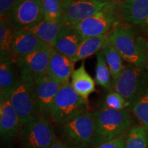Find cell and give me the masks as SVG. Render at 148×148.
I'll use <instances>...</instances> for the list:
<instances>
[{
  "label": "cell",
  "mask_w": 148,
  "mask_h": 148,
  "mask_svg": "<svg viewBox=\"0 0 148 148\" xmlns=\"http://www.w3.org/2000/svg\"><path fill=\"white\" fill-rule=\"evenodd\" d=\"M110 34V32L99 36L84 38L74 58V61L76 62L77 61L84 60L102 50L104 45L108 42Z\"/></svg>",
  "instance_id": "21"
},
{
  "label": "cell",
  "mask_w": 148,
  "mask_h": 148,
  "mask_svg": "<svg viewBox=\"0 0 148 148\" xmlns=\"http://www.w3.org/2000/svg\"><path fill=\"white\" fill-rule=\"evenodd\" d=\"M94 136L92 145L97 146L127 133L132 119L128 109L112 110L102 105L93 112Z\"/></svg>",
  "instance_id": "1"
},
{
  "label": "cell",
  "mask_w": 148,
  "mask_h": 148,
  "mask_svg": "<svg viewBox=\"0 0 148 148\" xmlns=\"http://www.w3.org/2000/svg\"><path fill=\"white\" fill-rule=\"evenodd\" d=\"M75 63L73 59L53 49L46 73L62 85L67 84L74 71Z\"/></svg>",
  "instance_id": "15"
},
{
  "label": "cell",
  "mask_w": 148,
  "mask_h": 148,
  "mask_svg": "<svg viewBox=\"0 0 148 148\" xmlns=\"http://www.w3.org/2000/svg\"><path fill=\"white\" fill-rule=\"evenodd\" d=\"M20 76L21 73L13 59H0V95L10 94Z\"/></svg>",
  "instance_id": "18"
},
{
  "label": "cell",
  "mask_w": 148,
  "mask_h": 148,
  "mask_svg": "<svg viewBox=\"0 0 148 148\" xmlns=\"http://www.w3.org/2000/svg\"><path fill=\"white\" fill-rule=\"evenodd\" d=\"M10 98L23 125L42 114L34 78L31 75H21L10 92Z\"/></svg>",
  "instance_id": "4"
},
{
  "label": "cell",
  "mask_w": 148,
  "mask_h": 148,
  "mask_svg": "<svg viewBox=\"0 0 148 148\" xmlns=\"http://www.w3.org/2000/svg\"><path fill=\"white\" fill-rule=\"evenodd\" d=\"M105 60L110 69L111 76L112 79V83L121 75L124 69L125 65L123 64V59L116 50L113 46L107 42L102 49Z\"/></svg>",
  "instance_id": "23"
},
{
  "label": "cell",
  "mask_w": 148,
  "mask_h": 148,
  "mask_svg": "<svg viewBox=\"0 0 148 148\" xmlns=\"http://www.w3.org/2000/svg\"><path fill=\"white\" fill-rule=\"evenodd\" d=\"M50 148H69V147H68L67 146L63 143V142H62L60 139H59L58 136H56Z\"/></svg>",
  "instance_id": "31"
},
{
  "label": "cell",
  "mask_w": 148,
  "mask_h": 148,
  "mask_svg": "<svg viewBox=\"0 0 148 148\" xmlns=\"http://www.w3.org/2000/svg\"><path fill=\"white\" fill-rule=\"evenodd\" d=\"M79 1H91V0H79Z\"/></svg>",
  "instance_id": "35"
},
{
  "label": "cell",
  "mask_w": 148,
  "mask_h": 148,
  "mask_svg": "<svg viewBox=\"0 0 148 148\" xmlns=\"http://www.w3.org/2000/svg\"><path fill=\"white\" fill-rule=\"evenodd\" d=\"M89 111L88 100L76 93L69 82L62 85L53 99L49 108V118L58 126Z\"/></svg>",
  "instance_id": "3"
},
{
  "label": "cell",
  "mask_w": 148,
  "mask_h": 148,
  "mask_svg": "<svg viewBox=\"0 0 148 148\" xmlns=\"http://www.w3.org/2000/svg\"><path fill=\"white\" fill-rule=\"evenodd\" d=\"M108 42L127 63L142 67L145 66L148 51L147 42L137 36L129 25L118 24L111 31Z\"/></svg>",
  "instance_id": "2"
},
{
  "label": "cell",
  "mask_w": 148,
  "mask_h": 148,
  "mask_svg": "<svg viewBox=\"0 0 148 148\" xmlns=\"http://www.w3.org/2000/svg\"><path fill=\"white\" fill-rule=\"evenodd\" d=\"M70 83L75 92L87 100L88 97L96 90L95 81L86 71L84 62H82L77 69L74 70Z\"/></svg>",
  "instance_id": "20"
},
{
  "label": "cell",
  "mask_w": 148,
  "mask_h": 148,
  "mask_svg": "<svg viewBox=\"0 0 148 148\" xmlns=\"http://www.w3.org/2000/svg\"><path fill=\"white\" fill-rule=\"evenodd\" d=\"M20 135L24 148H50L57 136L50 119L42 114L24 124Z\"/></svg>",
  "instance_id": "8"
},
{
  "label": "cell",
  "mask_w": 148,
  "mask_h": 148,
  "mask_svg": "<svg viewBox=\"0 0 148 148\" xmlns=\"http://www.w3.org/2000/svg\"><path fill=\"white\" fill-rule=\"evenodd\" d=\"M120 4L116 0H112L103 10L79 22L74 28L83 38L99 36L111 32L120 23Z\"/></svg>",
  "instance_id": "7"
},
{
  "label": "cell",
  "mask_w": 148,
  "mask_h": 148,
  "mask_svg": "<svg viewBox=\"0 0 148 148\" xmlns=\"http://www.w3.org/2000/svg\"><path fill=\"white\" fill-rule=\"evenodd\" d=\"M84 38L73 26H64L53 45L57 52L74 60Z\"/></svg>",
  "instance_id": "16"
},
{
  "label": "cell",
  "mask_w": 148,
  "mask_h": 148,
  "mask_svg": "<svg viewBox=\"0 0 148 148\" xmlns=\"http://www.w3.org/2000/svg\"><path fill=\"white\" fill-rule=\"evenodd\" d=\"M108 3L101 2L98 0H73L64 8L62 23L64 26L74 27L79 22L103 10Z\"/></svg>",
  "instance_id": "11"
},
{
  "label": "cell",
  "mask_w": 148,
  "mask_h": 148,
  "mask_svg": "<svg viewBox=\"0 0 148 148\" xmlns=\"http://www.w3.org/2000/svg\"><path fill=\"white\" fill-rule=\"evenodd\" d=\"M116 1H118V0H116Z\"/></svg>",
  "instance_id": "37"
},
{
  "label": "cell",
  "mask_w": 148,
  "mask_h": 148,
  "mask_svg": "<svg viewBox=\"0 0 148 148\" xmlns=\"http://www.w3.org/2000/svg\"><path fill=\"white\" fill-rule=\"evenodd\" d=\"M127 133L99 144L95 146V148H125Z\"/></svg>",
  "instance_id": "29"
},
{
  "label": "cell",
  "mask_w": 148,
  "mask_h": 148,
  "mask_svg": "<svg viewBox=\"0 0 148 148\" xmlns=\"http://www.w3.org/2000/svg\"><path fill=\"white\" fill-rule=\"evenodd\" d=\"M22 124L11 103L10 94L0 95V134L3 140H9L21 132Z\"/></svg>",
  "instance_id": "12"
},
{
  "label": "cell",
  "mask_w": 148,
  "mask_h": 148,
  "mask_svg": "<svg viewBox=\"0 0 148 148\" xmlns=\"http://www.w3.org/2000/svg\"><path fill=\"white\" fill-rule=\"evenodd\" d=\"M0 19V58H12V46L16 29L9 18Z\"/></svg>",
  "instance_id": "22"
},
{
  "label": "cell",
  "mask_w": 148,
  "mask_h": 148,
  "mask_svg": "<svg viewBox=\"0 0 148 148\" xmlns=\"http://www.w3.org/2000/svg\"><path fill=\"white\" fill-rule=\"evenodd\" d=\"M25 1V0H18L17 1Z\"/></svg>",
  "instance_id": "36"
},
{
  "label": "cell",
  "mask_w": 148,
  "mask_h": 148,
  "mask_svg": "<svg viewBox=\"0 0 148 148\" xmlns=\"http://www.w3.org/2000/svg\"><path fill=\"white\" fill-rule=\"evenodd\" d=\"M98 1H101V2H103V3H108L109 1H112V0H98Z\"/></svg>",
  "instance_id": "34"
},
{
  "label": "cell",
  "mask_w": 148,
  "mask_h": 148,
  "mask_svg": "<svg viewBox=\"0 0 148 148\" xmlns=\"http://www.w3.org/2000/svg\"><path fill=\"white\" fill-rule=\"evenodd\" d=\"M96 62L95 81L97 84L102 86L108 91L112 90V79L110 69L105 60L103 51L101 50L96 53Z\"/></svg>",
  "instance_id": "24"
},
{
  "label": "cell",
  "mask_w": 148,
  "mask_h": 148,
  "mask_svg": "<svg viewBox=\"0 0 148 148\" xmlns=\"http://www.w3.org/2000/svg\"><path fill=\"white\" fill-rule=\"evenodd\" d=\"M131 110L140 125L148 131V92L135 103Z\"/></svg>",
  "instance_id": "27"
},
{
  "label": "cell",
  "mask_w": 148,
  "mask_h": 148,
  "mask_svg": "<svg viewBox=\"0 0 148 148\" xmlns=\"http://www.w3.org/2000/svg\"><path fill=\"white\" fill-rule=\"evenodd\" d=\"M45 44L36 35L24 29H16L12 46V58L25 56L36 51Z\"/></svg>",
  "instance_id": "17"
},
{
  "label": "cell",
  "mask_w": 148,
  "mask_h": 148,
  "mask_svg": "<svg viewBox=\"0 0 148 148\" xmlns=\"http://www.w3.org/2000/svg\"><path fill=\"white\" fill-rule=\"evenodd\" d=\"M64 8L62 0H42L44 18L49 21L62 22Z\"/></svg>",
  "instance_id": "26"
},
{
  "label": "cell",
  "mask_w": 148,
  "mask_h": 148,
  "mask_svg": "<svg viewBox=\"0 0 148 148\" xmlns=\"http://www.w3.org/2000/svg\"><path fill=\"white\" fill-rule=\"evenodd\" d=\"M64 27L62 22L49 21L43 18L34 26L23 29L32 32L46 45L53 47L57 36Z\"/></svg>",
  "instance_id": "19"
},
{
  "label": "cell",
  "mask_w": 148,
  "mask_h": 148,
  "mask_svg": "<svg viewBox=\"0 0 148 148\" xmlns=\"http://www.w3.org/2000/svg\"><path fill=\"white\" fill-rule=\"evenodd\" d=\"M72 1H73V0H62V3H63L64 5V7H66V5H69Z\"/></svg>",
  "instance_id": "32"
},
{
  "label": "cell",
  "mask_w": 148,
  "mask_h": 148,
  "mask_svg": "<svg viewBox=\"0 0 148 148\" xmlns=\"http://www.w3.org/2000/svg\"><path fill=\"white\" fill-rule=\"evenodd\" d=\"M58 137L69 148H89L94 136L93 112L90 111L57 126Z\"/></svg>",
  "instance_id": "6"
},
{
  "label": "cell",
  "mask_w": 148,
  "mask_h": 148,
  "mask_svg": "<svg viewBox=\"0 0 148 148\" xmlns=\"http://www.w3.org/2000/svg\"><path fill=\"white\" fill-rule=\"evenodd\" d=\"M125 148H148V131L142 125H134L127 133Z\"/></svg>",
  "instance_id": "25"
},
{
  "label": "cell",
  "mask_w": 148,
  "mask_h": 148,
  "mask_svg": "<svg viewBox=\"0 0 148 148\" xmlns=\"http://www.w3.org/2000/svg\"><path fill=\"white\" fill-rule=\"evenodd\" d=\"M112 90L117 92L131 110L135 103L148 92V72L145 67L125 65L121 75L112 83Z\"/></svg>",
  "instance_id": "5"
},
{
  "label": "cell",
  "mask_w": 148,
  "mask_h": 148,
  "mask_svg": "<svg viewBox=\"0 0 148 148\" xmlns=\"http://www.w3.org/2000/svg\"><path fill=\"white\" fill-rule=\"evenodd\" d=\"M120 10L121 18L127 23L148 27V0H122Z\"/></svg>",
  "instance_id": "14"
},
{
  "label": "cell",
  "mask_w": 148,
  "mask_h": 148,
  "mask_svg": "<svg viewBox=\"0 0 148 148\" xmlns=\"http://www.w3.org/2000/svg\"><path fill=\"white\" fill-rule=\"evenodd\" d=\"M103 105L112 110H121L127 109V103L122 96L114 90L109 91L105 96Z\"/></svg>",
  "instance_id": "28"
},
{
  "label": "cell",
  "mask_w": 148,
  "mask_h": 148,
  "mask_svg": "<svg viewBox=\"0 0 148 148\" xmlns=\"http://www.w3.org/2000/svg\"><path fill=\"white\" fill-rule=\"evenodd\" d=\"M8 18L16 29L34 26L44 18L42 0L17 1L11 10Z\"/></svg>",
  "instance_id": "9"
},
{
  "label": "cell",
  "mask_w": 148,
  "mask_h": 148,
  "mask_svg": "<svg viewBox=\"0 0 148 148\" xmlns=\"http://www.w3.org/2000/svg\"><path fill=\"white\" fill-rule=\"evenodd\" d=\"M145 66H146V68H147V71L148 72V51H147V56H146Z\"/></svg>",
  "instance_id": "33"
},
{
  "label": "cell",
  "mask_w": 148,
  "mask_h": 148,
  "mask_svg": "<svg viewBox=\"0 0 148 148\" xmlns=\"http://www.w3.org/2000/svg\"><path fill=\"white\" fill-rule=\"evenodd\" d=\"M33 78L40 112L42 115L49 117V108L62 85L49 77L47 73Z\"/></svg>",
  "instance_id": "13"
},
{
  "label": "cell",
  "mask_w": 148,
  "mask_h": 148,
  "mask_svg": "<svg viewBox=\"0 0 148 148\" xmlns=\"http://www.w3.org/2000/svg\"><path fill=\"white\" fill-rule=\"evenodd\" d=\"M52 51L53 47L45 44L34 52L16 58L15 62L21 75L35 77L45 74Z\"/></svg>",
  "instance_id": "10"
},
{
  "label": "cell",
  "mask_w": 148,
  "mask_h": 148,
  "mask_svg": "<svg viewBox=\"0 0 148 148\" xmlns=\"http://www.w3.org/2000/svg\"><path fill=\"white\" fill-rule=\"evenodd\" d=\"M18 0H0V18H9L11 10Z\"/></svg>",
  "instance_id": "30"
}]
</instances>
